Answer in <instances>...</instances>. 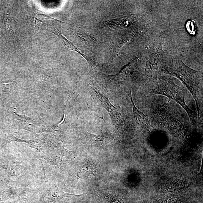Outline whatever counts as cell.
I'll use <instances>...</instances> for the list:
<instances>
[{
    "label": "cell",
    "instance_id": "cell-11",
    "mask_svg": "<svg viewBox=\"0 0 203 203\" xmlns=\"http://www.w3.org/2000/svg\"><path fill=\"white\" fill-rule=\"evenodd\" d=\"M7 29L12 31L13 33L15 32V21L12 18H10L7 20Z\"/></svg>",
    "mask_w": 203,
    "mask_h": 203
},
{
    "label": "cell",
    "instance_id": "cell-6",
    "mask_svg": "<svg viewBox=\"0 0 203 203\" xmlns=\"http://www.w3.org/2000/svg\"><path fill=\"white\" fill-rule=\"evenodd\" d=\"M131 101L133 109V115L135 122L139 127L144 130H148L151 128V126L147 117L143 113L140 111L135 105L132 97L131 91H125Z\"/></svg>",
    "mask_w": 203,
    "mask_h": 203
},
{
    "label": "cell",
    "instance_id": "cell-7",
    "mask_svg": "<svg viewBox=\"0 0 203 203\" xmlns=\"http://www.w3.org/2000/svg\"><path fill=\"white\" fill-rule=\"evenodd\" d=\"M97 172V166L96 162L89 159L82 163L78 173V176L79 178L83 179L90 176L95 175Z\"/></svg>",
    "mask_w": 203,
    "mask_h": 203
},
{
    "label": "cell",
    "instance_id": "cell-5",
    "mask_svg": "<svg viewBox=\"0 0 203 203\" xmlns=\"http://www.w3.org/2000/svg\"><path fill=\"white\" fill-rule=\"evenodd\" d=\"M162 50L160 48H154L150 51L147 57V72L152 75L157 73L158 66L162 60Z\"/></svg>",
    "mask_w": 203,
    "mask_h": 203
},
{
    "label": "cell",
    "instance_id": "cell-3",
    "mask_svg": "<svg viewBox=\"0 0 203 203\" xmlns=\"http://www.w3.org/2000/svg\"><path fill=\"white\" fill-rule=\"evenodd\" d=\"M90 87L100 101L102 106L108 112L114 127L118 130H122L123 127V120L120 112L121 109L120 107H116L114 106L109 99L103 94L101 93L96 88L92 86H90Z\"/></svg>",
    "mask_w": 203,
    "mask_h": 203
},
{
    "label": "cell",
    "instance_id": "cell-10",
    "mask_svg": "<svg viewBox=\"0 0 203 203\" xmlns=\"http://www.w3.org/2000/svg\"><path fill=\"white\" fill-rule=\"evenodd\" d=\"M105 196L110 203H124L122 200L117 198L114 194H107Z\"/></svg>",
    "mask_w": 203,
    "mask_h": 203
},
{
    "label": "cell",
    "instance_id": "cell-12",
    "mask_svg": "<svg viewBox=\"0 0 203 203\" xmlns=\"http://www.w3.org/2000/svg\"><path fill=\"white\" fill-rule=\"evenodd\" d=\"M190 23H188L189 24V25H190V27H189L188 28V29H189V30H188V31H190V33L191 34H192L193 32H194V31H195V25L194 24V25H193H193L194 23V22H193V21H190Z\"/></svg>",
    "mask_w": 203,
    "mask_h": 203
},
{
    "label": "cell",
    "instance_id": "cell-9",
    "mask_svg": "<svg viewBox=\"0 0 203 203\" xmlns=\"http://www.w3.org/2000/svg\"><path fill=\"white\" fill-rule=\"evenodd\" d=\"M55 20L59 22L63 23H64L62 22V21H58L57 20L53 18H51L50 16H48V15H45V14H37L36 18H35V22L37 25L39 26L40 25L41 23L43 22L44 21L48 20L49 19Z\"/></svg>",
    "mask_w": 203,
    "mask_h": 203
},
{
    "label": "cell",
    "instance_id": "cell-2",
    "mask_svg": "<svg viewBox=\"0 0 203 203\" xmlns=\"http://www.w3.org/2000/svg\"><path fill=\"white\" fill-rule=\"evenodd\" d=\"M153 93L164 95L177 102L187 112L191 122L195 123L193 112L185 103V90L174 84L170 78L163 76L159 78L157 87Z\"/></svg>",
    "mask_w": 203,
    "mask_h": 203
},
{
    "label": "cell",
    "instance_id": "cell-1",
    "mask_svg": "<svg viewBox=\"0 0 203 203\" xmlns=\"http://www.w3.org/2000/svg\"><path fill=\"white\" fill-rule=\"evenodd\" d=\"M161 69L164 73L177 77L189 90L195 100L199 119L201 96L199 86L202 77L201 72L189 67L179 59H174L164 62Z\"/></svg>",
    "mask_w": 203,
    "mask_h": 203
},
{
    "label": "cell",
    "instance_id": "cell-4",
    "mask_svg": "<svg viewBox=\"0 0 203 203\" xmlns=\"http://www.w3.org/2000/svg\"><path fill=\"white\" fill-rule=\"evenodd\" d=\"M103 126L99 135H95L87 132H84V135L85 140L91 145L98 148L105 149L111 144L114 138L106 127L104 119Z\"/></svg>",
    "mask_w": 203,
    "mask_h": 203
},
{
    "label": "cell",
    "instance_id": "cell-8",
    "mask_svg": "<svg viewBox=\"0 0 203 203\" xmlns=\"http://www.w3.org/2000/svg\"><path fill=\"white\" fill-rule=\"evenodd\" d=\"M52 32L56 35V36H57L62 41L64 46L69 48L71 51H74L76 52L78 51L79 50V49L74 45H73L72 42H71L70 41L68 40L65 37L62 35V32L59 30L57 29L54 30Z\"/></svg>",
    "mask_w": 203,
    "mask_h": 203
}]
</instances>
